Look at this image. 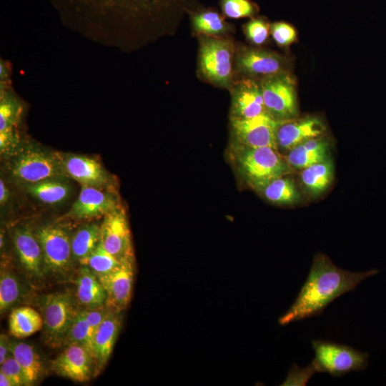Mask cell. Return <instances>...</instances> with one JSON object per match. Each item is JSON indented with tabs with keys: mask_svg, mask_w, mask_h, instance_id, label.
<instances>
[{
	"mask_svg": "<svg viewBox=\"0 0 386 386\" xmlns=\"http://www.w3.org/2000/svg\"><path fill=\"white\" fill-rule=\"evenodd\" d=\"M63 25L95 43L132 51L174 33L197 0H50Z\"/></svg>",
	"mask_w": 386,
	"mask_h": 386,
	"instance_id": "obj_1",
	"label": "cell"
},
{
	"mask_svg": "<svg viewBox=\"0 0 386 386\" xmlns=\"http://www.w3.org/2000/svg\"><path fill=\"white\" fill-rule=\"evenodd\" d=\"M379 273L373 269L362 272L342 269L322 253L315 255L306 281L295 301L279 319V324L291 322L320 315L340 296L355 290L365 279Z\"/></svg>",
	"mask_w": 386,
	"mask_h": 386,
	"instance_id": "obj_2",
	"label": "cell"
},
{
	"mask_svg": "<svg viewBox=\"0 0 386 386\" xmlns=\"http://www.w3.org/2000/svg\"><path fill=\"white\" fill-rule=\"evenodd\" d=\"M197 74L214 86L229 89L234 79L236 44L229 36H197Z\"/></svg>",
	"mask_w": 386,
	"mask_h": 386,
	"instance_id": "obj_3",
	"label": "cell"
},
{
	"mask_svg": "<svg viewBox=\"0 0 386 386\" xmlns=\"http://www.w3.org/2000/svg\"><path fill=\"white\" fill-rule=\"evenodd\" d=\"M9 157L10 176L21 186L51 178L67 177L61 167L59 152L37 144L21 143Z\"/></svg>",
	"mask_w": 386,
	"mask_h": 386,
	"instance_id": "obj_4",
	"label": "cell"
},
{
	"mask_svg": "<svg viewBox=\"0 0 386 386\" xmlns=\"http://www.w3.org/2000/svg\"><path fill=\"white\" fill-rule=\"evenodd\" d=\"M232 152L239 172L256 190L269 181L291 172V167L277 149L232 144Z\"/></svg>",
	"mask_w": 386,
	"mask_h": 386,
	"instance_id": "obj_5",
	"label": "cell"
},
{
	"mask_svg": "<svg viewBox=\"0 0 386 386\" xmlns=\"http://www.w3.org/2000/svg\"><path fill=\"white\" fill-rule=\"evenodd\" d=\"M78 305L76 297L66 291L39 297L38 307L43 320V338L48 346H65L69 329L79 310Z\"/></svg>",
	"mask_w": 386,
	"mask_h": 386,
	"instance_id": "obj_6",
	"label": "cell"
},
{
	"mask_svg": "<svg viewBox=\"0 0 386 386\" xmlns=\"http://www.w3.org/2000/svg\"><path fill=\"white\" fill-rule=\"evenodd\" d=\"M41 245L46 275L56 278L67 277L75 263L71 252V234L59 222L41 224L34 229Z\"/></svg>",
	"mask_w": 386,
	"mask_h": 386,
	"instance_id": "obj_7",
	"label": "cell"
},
{
	"mask_svg": "<svg viewBox=\"0 0 386 386\" xmlns=\"http://www.w3.org/2000/svg\"><path fill=\"white\" fill-rule=\"evenodd\" d=\"M312 346L315 357L312 362L317 372L338 377L362 371L368 365L369 354L349 345L330 340H314Z\"/></svg>",
	"mask_w": 386,
	"mask_h": 386,
	"instance_id": "obj_8",
	"label": "cell"
},
{
	"mask_svg": "<svg viewBox=\"0 0 386 386\" xmlns=\"http://www.w3.org/2000/svg\"><path fill=\"white\" fill-rule=\"evenodd\" d=\"M266 112L277 120L295 118L297 102L295 84L287 72L259 80Z\"/></svg>",
	"mask_w": 386,
	"mask_h": 386,
	"instance_id": "obj_9",
	"label": "cell"
},
{
	"mask_svg": "<svg viewBox=\"0 0 386 386\" xmlns=\"http://www.w3.org/2000/svg\"><path fill=\"white\" fill-rule=\"evenodd\" d=\"M281 120L267 112L249 119L230 118L233 145L277 149V129Z\"/></svg>",
	"mask_w": 386,
	"mask_h": 386,
	"instance_id": "obj_10",
	"label": "cell"
},
{
	"mask_svg": "<svg viewBox=\"0 0 386 386\" xmlns=\"http://www.w3.org/2000/svg\"><path fill=\"white\" fill-rule=\"evenodd\" d=\"M287 60L280 54L262 49L237 46L234 79L249 77L260 80L286 72Z\"/></svg>",
	"mask_w": 386,
	"mask_h": 386,
	"instance_id": "obj_11",
	"label": "cell"
},
{
	"mask_svg": "<svg viewBox=\"0 0 386 386\" xmlns=\"http://www.w3.org/2000/svg\"><path fill=\"white\" fill-rule=\"evenodd\" d=\"M24 103L15 93L11 84L0 85V152L9 156L20 145L19 125Z\"/></svg>",
	"mask_w": 386,
	"mask_h": 386,
	"instance_id": "obj_12",
	"label": "cell"
},
{
	"mask_svg": "<svg viewBox=\"0 0 386 386\" xmlns=\"http://www.w3.org/2000/svg\"><path fill=\"white\" fill-rule=\"evenodd\" d=\"M65 175L81 186H89L114 192L112 176L94 158L85 155L59 152Z\"/></svg>",
	"mask_w": 386,
	"mask_h": 386,
	"instance_id": "obj_13",
	"label": "cell"
},
{
	"mask_svg": "<svg viewBox=\"0 0 386 386\" xmlns=\"http://www.w3.org/2000/svg\"><path fill=\"white\" fill-rule=\"evenodd\" d=\"M100 242L119 259L134 257L128 221L120 206L104 216L100 224Z\"/></svg>",
	"mask_w": 386,
	"mask_h": 386,
	"instance_id": "obj_14",
	"label": "cell"
},
{
	"mask_svg": "<svg viewBox=\"0 0 386 386\" xmlns=\"http://www.w3.org/2000/svg\"><path fill=\"white\" fill-rule=\"evenodd\" d=\"M11 239L19 261L27 277L32 280L46 275L43 254L34 229L18 225L11 230Z\"/></svg>",
	"mask_w": 386,
	"mask_h": 386,
	"instance_id": "obj_15",
	"label": "cell"
},
{
	"mask_svg": "<svg viewBox=\"0 0 386 386\" xmlns=\"http://www.w3.org/2000/svg\"><path fill=\"white\" fill-rule=\"evenodd\" d=\"M134 257L122 259L110 272L98 276L107 292L106 305L122 312L129 305L133 290Z\"/></svg>",
	"mask_w": 386,
	"mask_h": 386,
	"instance_id": "obj_16",
	"label": "cell"
},
{
	"mask_svg": "<svg viewBox=\"0 0 386 386\" xmlns=\"http://www.w3.org/2000/svg\"><path fill=\"white\" fill-rule=\"evenodd\" d=\"M229 90L232 98L230 118L249 119L267 112L259 80L235 78Z\"/></svg>",
	"mask_w": 386,
	"mask_h": 386,
	"instance_id": "obj_17",
	"label": "cell"
},
{
	"mask_svg": "<svg viewBox=\"0 0 386 386\" xmlns=\"http://www.w3.org/2000/svg\"><path fill=\"white\" fill-rule=\"evenodd\" d=\"M51 367L58 375L79 382L89 380L94 375L93 355L86 347L79 344L66 345Z\"/></svg>",
	"mask_w": 386,
	"mask_h": 386,
	"instance_id": "obj_18",
	"label": "cell"
},
{
	"mask_svg": "<svg viewBox=\"0 0 386 386\" xmlns=\"http://www.w3.org/2000/svg\"><path fill=\"white\" fill-rule=\"evenodd\" d=\"M119 206L114 192L81 186L77 199L66 217L75 219H90L104 216Z\"/></svg>",
	"mask_w": 386,
	"mask_h": 386,
	"instance_id": "obj_19",
	"label": "cell"
},
{
	"mask_svg": "<svg viewBox=\"0 0 386 386\" xmlns=\"http://www.w3.org/2000/svg\"><path fill=\"white\" fill-rule=\"evenodd\" d=\"M325 131L322 121L314 116L281 120L276 134L277 149L288 152L306 140L321 137Z\"/></svg>",
	"mask_w": 386,
	"mask_h": 386,
	"instance_id": "obj_20",
	"label": "cell"
},
{
	"mask_svg": "<svg viewBox=\"0 0 386 386\" xmlns=\"http://www.w3.org/2000/svg\"><path fill=\"white\" fill-rule=\"evenodd\" d=\"M121 312L110 308L94 334L92 350L94 362V377L103 370L110 358L122 328Z\"/></svg>",
	"mask_w": 386,
	"mask_h": 386,
	"instance_id": "obj_21",
	"label": "cell"
},
{
	"mask_svg": "<svg viewBox=\"0 0 386 386\" xmlns=\"http://www.w3.org/2000/svg\"><path fill=\"white\" fill-rule=\"evenodd\" d=\"M192 33L196 36H224L234 31V25L214 7L200 5L188 11Z\"/></svg>",
	"mask_w": 386,
	"mask_h": 386,
	"instance_id": "obj_22",
	"label": "cell"
},
{
	"mask_svg": "<svg viewBox=\"0 0 386 386\" xmlns=\"http://www.w3.org/2000/svg\"><path fill=\"white\" fill-rule=\"evenodd\" d=\"M76 299L81 307L92 309L106 305L107 292L99 277L88 267L81 265L76 279Z\"/></svg>",
	"mask_w": 386,
	"mask_h": 386,
	"instance_id": "obj_23",
	"label": "cell"
},
{
	"mask_svg": "<svg viewBox=\"0 0 386 386\" xmlns=\"http://www.w3.org/2000/svg\"><path fill=\"white\" fill-rule=\"evenodd\" d=\"M284 157L292 169H302L330 157V144L322 137L310 139L291 149Z\"/></svg>",
	"mask_w": 386,
	"mask_h": 386,
	"instance_id": "obj_24",
	"label": "cell"
},
{
	"mask_svg": "<svg viewBox=\"0 0 386 386\" xmlns=\"http://www.w3.org/2000/svg\"><path fill=\"white\" fill-rule=\"evenodd\" d=\"M22 187L32 197L48 205L60 204L71 194V185L68 182V177L47 179Z\"/></svg>",
	"mask_w": 386,
	"mask_h": 386,
	"instance_id": "obj_25",
	"label": "cell"
},
{
	"mask_svg": "<svg viewBox=\"0 0 386 386\" xmlns=\"http://www.w3.org/2000/svg\"><path fill=\"white\" fill-rule=\"evenodd\" d=\"M9 350L20 365L27 385L36 383L44 373V365L34 347L24 342L11 340Z\"/></svg>",
	"mask_w": 386,
	"mask_h": 386,
	"instance_id": "obj_26",
	"label": "cell"
},
{
	"mask_svg": "<svg viewBox=\"0 0 386 386\" xmlns=\"http://www.w3.org/2000/svg\"><path fill=\"white\" fill-rule=\"evenodd\" d=\"M334 177V165L330 157L302 169L301 183L311 196L323 193L331 184Z\"/></svg>",
	"mask_w": 386,
	"mask_h": 386,
	"instance_id": "obj_27",
	"label": "cell"
},
{
	"mask_svg": "<svg viewBox=\"0 0 386 386\" xmlns=\"http://www.w3.org/2000/svg\"><path fill=\"white\" fill-rule=\"evenodd\" d=\"M27 291L26 285L16 273L1 266L0 273L1 314L14 309L26 297Z\"/></svg>",
	"mask_w": 386,
	"mask_h": 386,
	"instance_id": "obj_28",
	"label": "cell"
},
{
	"mask_svg": "<svg viewBox=\"0 0 386 386\" xmlns=\"http://www.w3.org/2000/svg\"><path fill=\"white\" fill-rule=\"evenodd\" d=\"M43 320L40 312L29 306L11 310L9 317L11 335L16 338H24L41 330Z\"/></svg>",
	"mask_w": 386,
	"mask_h": 386,
	"instance_id": "obj_29",
	"label": "cell"
},
{
	"mask_svg": "<svg viewBox=\"0 0 386 386\" xmlns=\"http://www.w3.org/2000/svg\"><path fill=\"white\" fill-rule=\"evenodd\" d=\"M287 176L275 178L257 191L274 204H293L297 203L301 200L300 194L294 181Z\"/></svg>",
	"mask_w": 386,
	"mask_h": 386,
	"instance_id": "obj_30",
	"label": "cell"
},
{
	"mask_svg": "<svg viewBox=\"0 0 386 386\" xmlns=\"http://www.w3.org/2000/svg\"><path fill=\"white\" fill-rule=\"evenodd\" d=\"M100 242V225L90 223L81 225L72 234L71 252L74 262L91 254Z\"/></svg>",
	"mask_w": 386,
	"mask_h": 386,
	"instance_id": "obj_31",
	"label": "cell"
},
{
	"mask_svg": "<svg viewBox=\"0 0 386 386\" xmlns=\"http://www.w3.org/2000/svg\"><path fill=\"white\" fill-rule=\"evenodd\" d=\"M94 337V333L86 319L82 307L79 310L71 322L65 346L69 344L82 345L86 347L92 354Z\"/></svg>",
	"mask_w": 386,
	"mask_h": 386,
	"instance_id": "obj_32",
	"label": "cell"
},
{
	"mask_svg": "<svg viewBox=\"0 0 386 386\" xmlns=\"http://www.w3.org/2000/svg\"><path fill=\"white\" fill-rule=\"evenodd\" d=\"M121 260L106 250L99 242L94 251L80 261L79 264L88 267L97 276H101L115 269Z\"/></svg>",
	"mask_w": 386,
	"mask_h": 386,
	"instance_id": "obj_33",
	"label": "cell"
},
{
	"mask_svg": "<svg viewBox=\"0 0 386 386\" xmlns=\"http://www.w3.org/2000/svg\"><path fill=\"white\" fill-rule=\"evenodd\" d=\"M222 14L229 19L252 18L257 16L259 6L251 0H219Z\"/></svg>",
	"mask_w": 386,
	"mask_h": 386,
	"instance_id": "obj_34",
	"label": "cell"
},
{
	"mask_svg": "<svg viewBox=\"0 0 386 386\" xmlns=\"http://www.w3.org/2000/svg\"><path fill=\"white\" fill-rule=\"evenodd\" d=\"M246 38L254 45L264 44L270 34V24L263 16H254L243 25Z\"/></svg>",
	"mask_w": 386,
	"mask_h": 386,
	"instance_id": "obj_35",
	"label": "cell"
},
{
	"mask_svg": "<svg viewBox=\"0 0 386 386\" xmlns=\"http://www.w3.org/2000/svg\"><path fill=\"white\" fill-rule=\"evenodd\" d=\"M270 34L279 46H288L297 39L295 29L290 24L277 21L270 24Z\"/></svg>",
	"mask_w": 386,
	"mask_h": 386,
	"instance_id": "obj_36",
	"label": "cell"
},
{
	"mask_svg": "<svg viewBox=\"0 0 386 386\" xmlns=\"http://www.w3.org/2000/svg\"><path fill=\"white\" fill-rule=\"evenodd\" d=\"M0 372L9 377L15 386L27 385L24 372L11 354L0 364Z\"/></svg>",
	"mask_w": 386,
	"mask_h": 386,
	"instance_id": "obj_37",
	"label": "cell"
},
{
	"mask_svg": "<svg viewBox=\"0 0 386 386\" xmlns=\"http://www.w3.org/2000/svg\"><path fill=\"white\" fill-rule=\"evenodd\" d=\"M316 372H317L312 362L309 366L303 368L294 365L282 385H306L310 377Z\"/></svg>",
	"mask_w": 386,
	"mask_h": 386,
	"instance_id": "obj_38",
	"label": "cell"
},
{
	"mask_svg": "<svg viewBox=\"0 0 386 386\" xmlns=\"http://www.w3.org/2000/svg\"><path fill=\"white\" fill-rule=\"evenodd\" d=\"M109 309L110 308L106 305L102 307L92 309L84 308L86 319L94 334L107 316Z\"/></svg>",
	"mask_w": 386,
	"mask_h": 386,
	"instance_id": "obj_39",
	"label": "cell"
},
{
	"mask_svg": "<svg viewBox=\"0 0 386 386\" xmlns=\"http://www.w3.org/2000/svg\"><path fill=\"white\" fill-rule=\"evenodd\" d=\"M10 340L6 334L1 333L0 335V364L10 355Z\"/></svg>",
	"mask_w": 386,
	"mask_h": 386,
	"instance_id": "obj_40",
	"label": "cell"
},
{
	"mask_svg": "<svg viewBox=\"0 0 386 386\" xmlns=\"http://www.w3.org/2000/svg\"><path fill=\"white\" fill-rule=\"evenodd\" d=\"M10 198V192L4 181L1 177L0 179V204L4 207Z\"/></svg>",
	"mask_w": 386,
	"mask_h": 386,
	"instance_id": "obj_41",
	"label": "cell"
},
{
	"mask_svg": "<svg viewBox=\"0 0 386 386\" xmlns=\"http://www.w3.org/2000/svg\"><path fill=\"white\" fill-rule=\"evenodd\" d=\"M0 385L1 386H15L11 380L0 372Z\"/></svg>",
	"mask_w": 386,
	"mask_h": 386,
	"instance_id": "obj_42",
	"label": "cell"
}]
</instances>
